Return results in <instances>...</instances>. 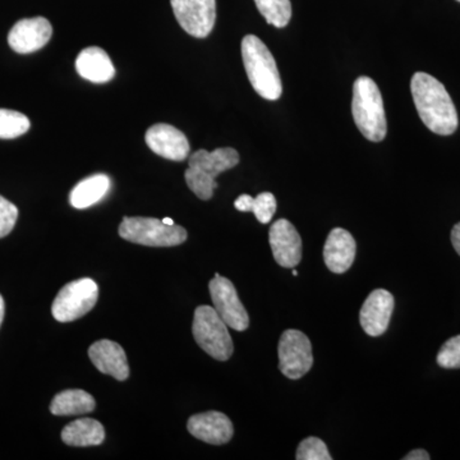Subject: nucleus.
Wrapping results in <instances>:
<instances>
[{"instance_id":"obj_27","label":"nucleus","mask_w":460,"mask_h":460,"mask_svg":"<svg viewBox=\"0 0 460 460\" xmlns=\"http://www.w3.org/2000/svg\"><path fill=\"white\" fill-rule=\"evenodd\" d=\"M18 219L17 206L0 196V238L7 237Z\"/></svg>"},{"instance_id":"obj_15","label":"nucleus","mask_w":460,"mask_h":460,"mask_svg":"<svg viewBox=\"0 0 460 460\" xmlns=\"http://www.w3.org/2000/svg\"><path fill=\"white\" fill-rule=\"evenodd\" d=\"M187 429L193 438L210 445L229 443L234 434L232 420L228 416L215 411L190 417Z\"/></svg>"},{"instance_id":"obj_3","label":"nucleus","mask_w":460,"mask_h":460,"mask_svg":"<svg viewBox=\"0 0 460 460\" xmlns=\"http://www.w3.org/2000/svg\"><path fill=\"white\" fill-rule=\"evenodd\" d=\"M239 154L232 147H220L214 151L199 150L190 156L189 169L184 172L187 186L199 199L213 198L217 184L215 178L220 172L234 168Z\"/></svg>"},{"instance_id":"obj_2","label":"nucleus","mask_w":460,"mask_h":460,"mask_svg":"<svg viewBox=\"0 0 460 460\" xmlns=\"http://www.w3.org/2000/svg\"><path fill=\"white\" fill-rule=\"evenodd\" d=\"M242 58L253 90L263 99L271 102L279 99L283 93L279 69L271 51L261 39L255 35L244 36L242 40Z\"/></svg>"},{"instance_id":"obj_13","label":"nucleus","mask_w":460,"mask_h":460,"mask_svg":"<svg viewBox=\"0 0 460 460\" xmlns=\"http://www.w3.org/2000/svg\"><path fill=\"white\" fill-rule=\"evenodd\" d=\"M145 141L156 155L172 162H183L190 155V142L186 135L171 124H154L147 129Z\"/></svg>"},{"instance_id":"obj_25","label":"nucleus","mask_w":460,"mask_h":460,"mask_svg":"<svg viewBox=\"0 0 460 460\" xmlns=\"http://www.w3.org/2000/svg\"><path fill=\"white\" fill-rule=\"evenodd\" d=\"M296 460H332L328 447L319 438H305L299 444L298 450L296 454Z\"/></svg>"},{"instance_id":"obj_11","label":"nucleus","mask_w":460,"mask_h":460,"mask_svg":"<svg viewBox=\"0 0 460 460\" xmlns=\"http://www.w3.org/2000/svg\"><path fill=\"white\" fill-rule=\"evenodd\" d=\"M269 241L275 261L281 268L295 269L302 260V239L289 220L279 219L272 224Z\"/></svg>"},{"instance_id":"obj_17","label":"nucleus","mask_w":460,"mask_h":460,"mask_svg":"<svg viewBox=\"0 0 460 460\" xmlns=\"http://www.w3.org/2000/svg\"><path fill=\"white\" fill-rule=\"evenodd\" d=\"M357 244L353 235L343 228L330 232L323 247V260L330 271L343 274L349 270L356 259Z\"/></svg>"},{"instance_id":"obj_19","label":"nucleus","mask_w":460,"mask_h":460,"mask_svg":"<svg viewBox=\"0 0 460 460\" xmlns=\"http://www.w3.org/2000/svg\"><path fill=\"white\" fill-rule=\"evenodd\" d=\"M105 438V429L99 420L80 419L66 425L62 431L63 443L69 447H98Z\"/></svg>"},{"instance_id":"obj_7","label":"nucleus","mask_w":460,"mask_h":460,"mask_svg":"<svg viewBox=\"0 0 460 460\" xmlns=\"http://www.w3.org/2000/svg\"><path fill=\"white\" fill-rule=\"evenodd\" d=\"M98 298L99 287L93 279L84 278L71 281L58 293L51 314L59 323H71L90 313Z\"/></svg>"},{"instance_id":"obj_12","label":"nucleus","mask_w":460,"mask_h":460,"mask_svg":"<svg viewBox=\"0 0 460 460\" xmlns=\"http://www.w3.org/2000/svg\"><path fill=\"white\" fill-rule=\"evenodd\" d=\"M51 35L53 27L47 18H25L18 21L9 31V47L16 53H33L44 48L49 42Z\"/></svg>"},{"instance_id":"obj_31","label":"nucleus","mask_w":460,"mask_h":460,"mask_svg":"<svg viewBox=\"0 0 460 460\" xmlns=\"http://www.w3.org/2000/svg\"><path fill=\"white\" fill-rule=\"evenodd\" d=\"M163 223H165L166 226H174V220L171 219V217H164V219H163Z\"/></svg>"},{"instance_id":"obj_28","label":"nucleus","mask_w":460,"mask_h":460,"mask_svg":"<svg viewBox=\"0 0 460 460\" xmlns=\"http://www.w3.org/2000/svg\"><path fill=\"white\" fill-rule=\"evenodd\" d=\"M404 460H429L431 459V456H429V454L426 452V450L423 449H416L411 450L410 454H407V456L402 458Z\"/></svg>"},{"instance_id":"obj_8","label":"nucleus","mask_w":460,"mask_h":460,"mask_svg":"<svg viewBox=\"0 0 460 460\" xmlns=\"http://www.w3.org/2000/svg\"><path fill=\"white\" fill-rule=\"evenodd\" d=\"M279 370L290 380L304 377L313 368V344L299 330H286L279 341Z\"/></svg>"},{"instance_id":"obj_4","label":"nucleus","mask_w":460,"mask_h":460,"mask_svg":"<svg viewBox=\"0 0 460 460\" xmlns=\"http://www.w3.org/2000/svg\"><path fill=\"white\" fill-rule=\"evenodd\" d=\"M352 114L357 128L368 141L381 142L385 138L387 122L383 96L376 83L367 75L354 83Z\"/></svg>"},{"instance_id":"obj_1","label":"nucleus","mask_w":460,"mask_h":460,"mask_svg":"<svg viewBox=\"0 0 460 460\" xmlns=\"http://www.w3.org/2000/svg\"><path fill=\"white\" fill-rule=\"evenodd\" d=\"M411 91L420 120L429 131L440 136H450L456 131L458 113L440 81L425 72H417L411 77Z\"/></svg>"},{"instance_id":"obj_22","label":"nucleus","mask_w":460,"mask_h":460,"mask_svg":"<svg viewBox=\"0 0 460 460\" xmlns=\"http://www.w3.org/2000/svg\"><path fill=\"white\" fill-rule=\"evenodd\" d=\"M277 199L270 192L260 193L256 198L250 195H241L234 202V208L242 213H253L261 224L271 222L277 213Z\"/></svg>"},{"instance_id":"obj_30","label":"nucleus","mask_w":460,"mask_h":460,"mask_svg":"<svg viewBox=\"0 0 460 460\" xmlns=\"http://www.w3.org/2000/svg\"><path fill=\"white\" fill-rule=\"evenodd\" d=\"M4 313H5L4 299H3L2 295H0V325H2L3 319H4Z\"/></svg>"},{"instance_id":"obj_24","label":"nucleus","mask_w":460,"mask_h":460,"mask_svg":"<svg viewBox=\"0 0 460 460\" xmlns=\"http://www.w3.org/2000/svg\"><path fill=\"white\" fill-rule=\"evenodd\" d=\"M31 123L25 114L9 109H0V138L12 140L29 131Z\"/></svg>"},{"instance_id":"obj_21","label":"nucleus","mask_w":460,"mask_h":460,"mask_svg":"<svg viewBox=\"0 0 460 460\" xmlns=\"http://www.w3.org/2000/svg\"><path fill=\"white\" fill-rule=\"evenodd\" d=\"M95 399L80 389H69L54 396L50 411L54 416H77L95 410Z\"/></svg>"},{"instance_id":"obj_33","label":"nucleus","mask_w":460,"mask_h":460,"mask_svg":"<svg viewBox=\"0 0 460 460\" xmlns=\"http://www.w3.org/2000/svg\"><path fill=\"white\" fill-rule=\"evenodd\" d=\"M456 2H459V3H460V0H456Z\"/></svg>"},{"instance_id":"obj_32","label":"nucleus","mask_w":460,"mask_h":460,"mask_svg":"<svg viewBox=\"0 0 460 460\" xmlns=\"http://www.w3.org/2000/svg\"><path fill=\"white\" fill-rule=\"evenodd\" d=\"M293 275H295V277H298V271L293 270Z\"/></svg>"},{"instance_id":"obj_26","label":"nucleus","mask_w":460,"mask_h":460,"mask_svg":"<svg viewBox=\"0 0 460 460\" xmlns=\"http://www.w3.org/2000/svg\"><path fill=\"white\" fill-rule=\"evenodd\" d=\"M438 363L440 367L447 370L460 368V335H456L441 347L438 354Z\"/></svg>"},{"instance_id":"obj_20","label":"nucleus","mask_w":460,"mask_h":460,"mask_svg":"<svg viewBox=\"0 0 460 460\" xmlns=\"http://www.w3.org/2000/svg\"><path fill=\"white\" fill-rule=\"evenodd\" d=\"M111 178L105 174H93L84 178L72 190L69 202L78 210L98 204L111 190Z\"/></svg>"},{"instance_id":"obj_16","label":"nucleus","mask_w":460,"mask_h":460,"mask_svg":"<svg viewBox=\"0 0 460 460\" xmlns=\"http://www.w3.org/2000/svg\"><path fill=\"white\" fill-rule=\"evenodd\" d=\"M89 357L102 374L109 375L118 381L128 378V359L123 348L115 341L107 339L96 341L89 348Z\"/></svg>"},{"instance_id":"obj_6","label":"nucleus","mask_w":460,"mask_h":460,"mask_svg":"<svg viewBox=\"0 0 460 460\" xmlns=\"http://www.w3.org/2000/svg\"><path fill=\"white\" fill-rule=\"evenodd\" d=\"M192 332L199 348L217 361H228L234 352L228 325L210 305L196 308Z\"/></svg>"},{"instance_id":"obj_29","label":"nucleus","mask_w":460,"mask_h":460,"mask_svg":"<svg viewBox=\"0 0 460 460\" xmlns=\"http://www.w3.org/2000/svg\"><path fill=\"white\" fill-rule=\"evenodd\" d=\"M452 243L456 248V253L460 256V223L454 226L452 230Z\"/></svg>"},{"instance_id":"obj_5","label":"nucleus","mask_w":460,"mask_h":460,"mask_svg":"<svg viewBox=\"0 0 460 460\" xmlns=\"http://www.w3.org/2000/svg\"><path fill=\"white\" fill-rule=\"evenodd\" d=\"M118 232L126 241L147 247H174L187 241L183 226H166L155 217H126Z\"/></svg>"},{"instance_id":"obj_10","label":"nucleus","mask_w":460,"mask_h":460,"mask_svg":"<svg viewBox=\"0 0 460 460\" xmlns=\"http://www.w3.org/2000/svg\"><path fill=\"white\" fill-rule=\"evenodd\" d=\"M208 289H210L215 310L228 328L235 332L247 330L250 326V317L232 281L222 275L215 274L214 279L208 284Z\"/></svg>"},{"instance_id":"obj_9","label":"nucleus","mask_w":460,"mask_h":460,"mask_svg":"<svg viewBox=\"0 0 460 460\" xmlns=\"http://www.w3.org/2000/svg\"><path fill=\"white\" fill-rule=\"evenodd\" d=\"M181 29L193 38H208L217 21V0H171Z\"/></svg>"},{"instance_id":"obj_14","label":"nucleus","mask_w":460,"mask_h":460,"mask_svg":"<svg viewBox=\"0 0 460 460\" xmlns=\"http://www.w3.org/2000/svg\"><path fill=\"white\" fill-rule=\"evenodd\" d=\"M394 296L385 289H376L366 299L359 314L362 329L370 337H380L389 328L394 311Z\"/></svg>"},{"instance_id":"obj_18","label":"nucleus","mask_w":460,"mask_h":460,"mask_svg":"<svg viewBox=\"0 0 460 460\" xmlns=\"http://www.w3.org/2000/svg\"><path fill=\"white\" fill-rule=\"evenodd\" d=\"M77 74L93 84H105L113 80L115 68L107 51L98 47L86 48L75 59Z\"/></svg>"},{"instance_id":"obj_23","label":"nucleus","mask_w":460,"mask_h":460,"mask_svg":"<svg viewBox=\"0 0 460 460\" xmlns=\"http://www.w3.org/2000/svg\"><path fill=\"white\" fill-rule=\"evenodd\" d=\"M256 7L269 25L283 29L292 18L290 0H255Z\"/></svg>"}]
</instances>
